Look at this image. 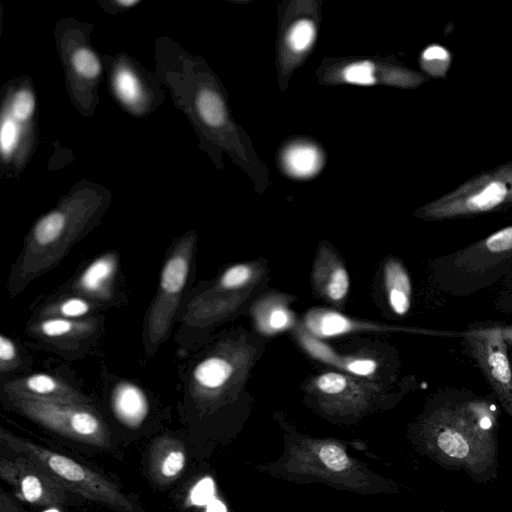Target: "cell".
I'll use <instances>...</instances> for the list:
<instances>
[{
	"instance_id": "obj_1",
	"label": "cell",
	"mask_w": 512,
	"mask_h": 512,
	"mask_svg": "<svg viewBox=\"0 0 512 512\" xmlns=\"http://www.w3.org/2000/svg\"><path fill=\"white\" fill-rule=\"evenodd\" d=\"M500 405L493 395L447 388L434 396L420 423L423 451L446 470L479 484L498 474Z\"/></svg>"
},
{
	"instance_id": "obj_2",
	"label": "cell",
	"mask_w": 512,
	"mask_h": 512,
	"mask_svg": "<svg viewBox=\"0 0 512 512\" xmlns=\"http://www.w3.org/2000/svg\"><path fill=\"white\" fill-rule=\"evenodd\" d=\"M432 271L437 287L455 297L503 283L512 274V224L437 258Z\"/></svg>"
},
{
	"instance_id": "obj_3",
	"label": "cell",
	"mask_w": 512,
	"mask_h": 512,
	"mask_svg": "<svg viewBox=\"0 0 512 512\" xmlns=\"http://www.w3.org/2000/svg\"><path fill=\"white\" fill-rule=\"evenodd\" d=\"M0 439L9 450L30 459L70 493L116 512H144L114 482L82 463L4 429Z\"/></svg>"
},
{
	"instance_id": "obj_4",
	"label": "cell",
	"mask_w": 512,
	"mask_h": 512,
	"mask_svg": "<svg viewBox=\"0 0 512 512\" xmlns=\"http://www.w3.org/2000/svg\"><path fill=\"white\" fill-rule=\"evenodd\" d=\"M508 209L512 210V160L471 177L416 214L425 220L443 221Z\"/></svg>"
},
{
	"instance_id": "obj_5",
	"label": "cell",
	"mask_w": 512,
	"mask_h": 512,
	"mask_svg": "<svg viewBox=\"0 0 512 512\" xmlns=\"http://www.w3.org/2000/svg\"><path fill=\"white\" fill-rule=\"evenodd\" d=\"M14 406L30 419L67 438L99 448L111 445L107 426L87 405L14 397Z\"/></svg>"
},
{
	"instance_id": "obj_6",
	"label": "cell",
	"mask_w": 512,
	"mask_h": 512,
	"mask_svg": "<svg viewBox=\"0 0 512 512\" xmlns=\"http://www.w3.org/2000/svg\"><path fill=\"white\" fill-rule=\"evenodd\" d=\"M463 351L475 362L501 408L512 419V365L509 348L496 322L471 324L463 334Z\"/></svg>"
},
{
	"instance_id": "obj_7",
	"label": "cell",
	"mask_w": 512,
	"mask_h": 512,
	"mask_svg": "<svg viewBox=\"0 0 512 512\" xmlns=\"http://www.w3.org/2000/svg\"><path fill=\"white\" fill-rule=\"evenodd\" d=\"M0 477L16 491V495L31 504L56 508L69 502L66 489L25 456L0 459Z\"/></svg>"
},
{
	"instance_id": "obj_8",
	"label": "cell",
	"mask_w": 512,
	"mask_h": 512,
	"mask_svg": "<svg viewBox=\"0 0 512 512\" xmlns=\"http://www.w3.org/2000/svg\"><path fill=\"white\" fill-rule=\"evenodd\" d=\"M190 266V244L175 250L167 259L161 272L159 297L151 313L150 333L156 341L161 338L170 323L178 297L183 290Z\"/></svg>"
},
{
	"instance_id": "obj_9",
	"label": "cell",
	"mask_w": 512,
	"mask_h": 512,
	"mask_svg": "<svg viewBox=\"0 0 512 512\" xmlns=\"http://www.w3.org/2000/svg\"><path fill=\"white\" fill-rule=\"evenodd\" d=\"M14 397L87 405L88 400L54 377L37 373L6 386Z\"/></svg>"
},
{
	"instance_id": "obj_10",
	"label": "cell",
	"mask_w": 512,
	"mask_h": 512,
	"mask_svg": "<svg viewBox=\"0 0 512 512\" xmlns=\"http://www.w3.org/2000/svg\"><path fill=\"white\" fill-rule=\"evenodd\" d=\"M186 456L184 445L177 439H157L149 452L148 467L152 479L161 485L177 479L186 465Z\"/></svg>"
},
{
	"instance_id": "obj_11",
	"label": "cell",
	"mask_w": 512,
	"mask_h": 512,
	"mask_svg": "<svg viewBox=\"0 0 512 512\" xmlns=\"http://www.w3.org/2000/svg\"><path fill=\"white\" fill-rule=\"evenodd\" d=\"M305 326L309 333L316 338H328L353 331L363 330H390L393 327L377 326L375 324L360 323L350 318L326 309H313L305 318Z\"/></svg>"
},
{
	"instance_id": "obj_12",
	"label": "cell",
	"mask_w": 512,
	"mask_h": 512,
	"mask_svg": "<svg viewBox=\"0 0 512 512\" xmlns=\"http://www.w3.org/2000/svg\"><path fill=\"white\" fill-rule=\"evenodd\" d=\"M111 401L116 417L131 428L140 426L149 411L145 393L130 382L119 383L112 392Z\"/></svg>"
},
{
	"instance_id": "obj_13",
	"label": "cell",
	"mask_w": 512,
	"mask_h": 512,
	"mask_svg": "<svg viewBox=\"0 0 512 512\" xmlns=\"http://www.w3.org/2000/svg\"><path fill=\"white\" fill-rule=\"evenodd\" d=\"M299 339L303 347L313 357L349 373L359 376H369L377 369V363L372 359L339 357L329 346L303 329L299 331Z\"/></svg>"
},
{
	"instance_id": "obj_14",
	"label": "cell",
	"mask_w": 512,
	"mask_h": 512,
	"mask_svg": "<svg viewBox=\"0 0 512 512\" xmlns=\"http://www.w3.org/2000/svg\"><path fill=\"white\" fill-rule=\"evenodd\" d=\"M389 304L395 314L405 315L411 305V281L406 269L397 260H388L384 268Z\"/></svg>"
},
{
	"instance_id": "obj_15",
	"label": "cell",
	"mask_w": 512,
	"mask_h": 512,
	"mask_svg": "<svg viewBox=\"0 0 512 512\" xmlns=\"http://www.w3.org/2000/svg\"><path fill=\"white\" fill-rule=\"evenodd\" d=\"M116 266L117 260L114 254L97 258L80 275L78 287L87 294L103 296L114 276Z\"/></svg>"
},
{
	"instance_id": "obj_16",
	"label": "cell",
	"mask_w": 512,
	"mask_h": 512,
	"mask_svg": "<svg viewBox=\"0 0 512 512\" xmlns=\"http://www.w3.org/2000/svg\"><path fill=\"white\" fill-rule=\"evenodd\" d=\"M285 169L294 177H310L322 165L320 151L311 144L298 143L289 146L283 155Z\"/></svg>"
},
{
	"instance_id": "obj_17",
	"label": "cell",
	"mask_w": 512,
	"mask_h": 512,
	"mask_svg": "<svg viewBox=\"0 0 512 512\" xmlns=\"http://www.w3.org/2000/svg\"><path fill=\"white\" fill-rule=\"evenodd\" d=\"M232 366L220 357H209L201 361L193 371V377L198 385L205 388L222 386L232 374Z\"/></svg>"
},
{
	"instance_id": "obj_18",
	"label": "cell",
	"mask_w": 512,
	"mask_h": 512,
	"mask_svg": "<svg viewBox=\"0 0 512 512\" xmlns=\"http://www.w3.org/2000/svg\"><path fill=\"white\" fill-rule=\"evenodd\" d=\"M255 319L259 329L269 334L281 332L293 323L292 313L284 305L271 301L259 304Z\"/></svg>"
},
{
	"instance_id": "obj_19",
	"label": "cell",
	"mask_w": 512,
	"mask_h": 512,
	"mask_svg": "<svg viewBox=\"0 0 512 512\" xmlns=\"http://www.w3.org/2000/svg\"><path fill=\"white\" fill-rule=\"evenodd\" d=\"M317 284L323 294L332 301L343 300L349 289V277L346 269L339 263H332L328 271H320Z\"/></svg>"
},
{
	"instance_id": "obj_20",
	"label": "cell",
	"mask_w": 512,
	"mask_h": 512,
	"mask_svg": "<svg viewBox=\"0 0 512 512\" xmlns=\"http://www.w3.org/2000/svg\"><path fill=\"white\" fill-rule=\"evenodd\" d=\"M197 109L202 119L210 126H221L226 117L224 103L213 90L203 89L196 100Z\"/></svg>"
},
{
	"instance_id": "obj_21",
	"label": "cell",
	"mask_w": 512,
	"mask_h": 512,
	"mask_svg": "<svg viewBox=\"0 0 512 512\" xmlns=\"http://www.w3.org/2000/svg\"><path fill=\"white\" fill-rule=\"evenodd\" d=\"M66 219L62 212L53 211L41 218L34 227L33 238L40 246H48L61 236Z\"/></svg>"
},
{
	"instance_id": "obj_22",
	"label": "cell",
	"mask_w": 512,
	"mask_h": 512,
	"mask_svg": "<svg viewBox=\"0 0 512 512\" xmlns=\"http://www.w3.org/2000/svg\"><path fill=\"white\" fill-rule=\"evenodd\" d=\"M422 67L435 76L445 75L450 65V53L439 45H431L422 52Z\"/></svg>"
},
{
	"instance_id": "obj_23",
	"label": "cell",
	"mask_w": 512,
	"mask_h": 512,
	"mask_svg": "<svg viewBox=\"0 0 512 512\" xmlns=\"http://www.w3.org/2000/svg\"><path fill=\"white\" fill-rule=\"evenodd\" d=\"M115 89L121 100L127 104L135 103L140 96V87L133 73L121 68L115 74Z\"/></svg>"
},
{
	"instance_id": "obj_24",
	"label": "cell",
	"mask_w": 512,
	"mask_h": 512,
	"mask_svg": "<svg viewBox=\"0 0 512 512\" xmlns=\"http://www.w3.org/2000/svg\"><path fill=\"white\" fill-rule=\"evenodd\" d=\"M315 37V27L312 21L302 19L297 21L290 29L288 42L297 52L307 50Z\"/></svg>"
},
{
	"instance_id": "obj_25",
	"label": "cell",
	"mask_w": 512,
	"mask_h": 512,
	"mask_svg": "<svg viewBox=\"0 0 512 512\" xmlns=\"http://www.w3.org/2000/svg\"><path fill=\"white\" fill-rule=\"evenodd\" d=\"M72 61L76 71L84 77L94 78L100 73L101 65L98 58L87 48L78 49Z\"/></svg>"
},
{
	"instance_id": "obj_26",
	"label": "cell",
	"mask_w": 512,
	"mask_h": 512,
	"mask_svg": "<svg viewBox=\"0 0 512 512\" xmlns=\"http://www.w3.org/2000/svg\"><path fill=\"white\" fill-rule=\"evenodd\" d=\"M343 78L349 83L371 85L375 83L374 65L368 61L350 64L343 70Z\"/></svg>"
},
{
	"instance_id": "obj_27",
	"label": "cell",
	"mask_w": 512,
	"mask_h": 512,
	"mask_svg": "<svg viewBox=\"0 0 512 512\" xmlns=\"http://www.w3.org/2000/svg\"><path fill=\"white\" fill-rule=\"evenodd\" d=\"M319 458L327 468L336 472L345 470L350 464L345 450L333 444L322 446L319 450Z\"/></svg>"
},
{
	"instance_id": "obj_28",
	"label": "cell",
	"mask_w": 512,
	"mask_h": 512,
	"mask_svg": "<svg viewBox=\"0 0 512 512\" xmlns=\"http://www.w3.org/2000/svg\"><path fill=\"white\" fill-rule=\"evenodd\" d=\"M252 277V270L244 264L228 268L220 278V285L224 289H238L243 287Z\"/></svg>"
},
{
	"instance_id": "obj_29",
	"label": "cell",
	"mask_w": 512,
	"mask_h": 512,
	"mask_svg": "<svg viewBox=\"0 0 512 512\" xmlns=\"http://www.w3.org/2000/svg\"><path fill=\"white\" fill-rule=\"evenodd\" d=\"M19 138V127L16 121L10 117L5 116L1 122L0 129V144L1 150L4 155H9L15 148Z\"/></svg>"
},
{
	"instance_id": "obj_30",
	"label": "cell",
	"mask_w": 512,
	"mask_h": 512,
	"mask_svg": "<svg viewBox=\"0 0 512 512\" xmlns=\"http://www.w3.org/2000/svg\"><path fill=\"white\" fill-rule=\"evenodd\" d=\"M35 100L33 94L27 90H19L12 101V113L19 121L27 120L34 111Z\"/></svg>"
},
{
	"instance_id": "obj_31",
	"label": "cell",
	"mask_w": 512,
	"mask_h": 512,
	"mask_svg": "<svg viewBox=\"0 0 512 512\" xmlns=\"http://www.w3.org/2000/svg\"><path fill=\"white\" fill-rule=\"evenodd\" d=\"M384 79L390 84L402 87H417L425 81L424 77L415 71L402 68L387 71Z\"/></svg>"
},
{
	"instance_id": "obj_32",
	"label": "cell",
	"mask_w": 512,
	"mask_h": 512,
	"mask_svg": "<svg viewBox=\"0 0 512 512\" xmlns=\"http://www.w3.org/2000/svg\"><path fill=\"white\" fill-rule=\"evenodd\" d=\"M347 378L340 373L328 372L316 379L317 388L325 394H338L345 390Z\"/></svg>"
},
{
	"instance_id": "obj_33",
	"label": "cell",
	"mask_w": 512,
	"mask_h": 512,
	"mask_svg": "<svg viewBox=\"0 0 512 512\" xmlns=\"http://www.w3.org/2000/svg\"><path fill=\"white\" fill-rule=\"evenodd\" d=\"M75 329V323L63 318H47L40 323V331L48 337L64 336Z\"/></svg>"
},
{
	"instance_id": "obj_34",
	"label": "cell",
	"mask_w": 512,
	"mask_h": 512,
	"mask_svg": "<svg viewBox=\"0 0 512 512\" xmlns=\"http://www.w3.org/2000/svg\"><path fill=\"white\" fill-rule=\"evenodd\" d=\"M89 309V304L81 298L66 299L58 307L62 316L70 318L83 316L89 312Z\"/></svg>"
},
{
	"instance_id": "obj_35",
	"label": "cell",
	"mask_w": 512,
	"mask_h": 512,
	"mask_svg": "<svg viewBox=\"0 0 512 512\" xmlns=\"http://www.w3.org/2000/svg\"><path fill=\"white\" fill-rule=\"evenodd\" d=\"M214 492V485L211 479L205 478L197 483L191 492V500L195 505L206 504L211 500Z\"/></svg>"
},
{
	"instance_id": "obj_36",
	"label": "cell",
	"mask_w": 512,
	"mask_h": 512,
	"mask_svg": "<svg viewBox=\"0 0 512 512\" xmlns=\"http://www.w3.org/2000/svg\"><path fill=\"white\" fill-rule=\"evenodd\" d=\"M503 285L495 298V308L501 312L512 313V282Z\"/></svg>"
},
{
	"instance_id": "obj_37",
	"label": "cell",
	"mask_w": 512,
	"mask_h": 512,
	"mask_svg": "<svg viewBox=\"0 0 512 512\" xmlns=\"http://www.w3.org/2000/svg\"><path fill=\"white\" fill-rule=\"evenodd\" d=\"M16 347L14 343L4 335L0 336V364L4 370L8 363H11L16 357Z\"/></svg>"
},
{
	"instance_id": "obj_38",
	"label": "cell",
	"mask_w": 512,
	"mask_h": 512,
	"mask_svg": "<svg viewBox=\"0 0 512 512\" xmlns=\"http://www.w3.org/2000/svg\"><path fill=\"white\" fill-rule=\"evenodd\" d=\"M0 512H27L17 505L4 491L0 495Z\"/></svg>"
},
{
	"instance_id": "obj_39",
	"label": "cell",
	"mask_w": 512,
	"mask_h": 512,
	"mask_svg": "<svg viewBox=\"0 0 512 512\" xmlns=\"http://www.w3.org/2000/svg\"><path fill=\"white\" fill-rule=\"evenodd\" d=\"M497 323L498 330L502 337L504 338L508 348L512 347V323L510 324H501Z\"/></svg>"
},
{
	"instance_id": "obj_40",
	"label": "cell",
	"mask_w": 512,
	"mask_h": 512,
	"mask_svg": "<svg viewBox=\"0 0 512 512\" xmlns=\"http://www.w3.org/2000/svg\"><path fill=\"white\" fill-rule=\"evenodd\" d=\"M206 512H227V510L222 502L219 500H212L209 503Z\"/></svg>"
},
{
	"instance_id": "obj_41",
	"label": "cell",
	"mask_w": 512,
	"mask_h": 512,
	"mask_svg": "<svg viewBox=\"0 0 512 512\" xmlns=\"http://www.w3.org/2000/svg\"><path fill=\"white\" fill-rule=\"evenodd\" d=\"M116 2L122 6H132L139 3V0H118Z\"/></svg>"
},
{
	"instance_id": "obj_42",
	"label": "cell",
	"mask_w": 512,
	"mask_h": 512,
	"mask_svg": "<svg viewBox=\"0 0 512 512\" xmlns=\"http://www.w3.org/2000/svg\"><path fill=\"white\" fill-rule=\"evenodd\" d=\"M44 512H60V511L58 509H56V508H50V509H48V510H46Z\"/></svg>"
},
{
	"instance_id": "obj_43",
	"label": "cell",
	"mask_w": 512,
	"mask_h": 512,
	"mask_svg": "<svg viewBox=\"0 0 512 512\" xmlns=\"http://www.w3.org/2000/svg\"><path fill=\"white\" fill-rule=\"evenodd\" d=\"M509 282H512V274L510 275V277L504 281L502 284H506V283H509Z\"/></svg>"
},
{
	"instance_id": "obj_44",
	"label": "cell",
	"mask_w": 512,
	"mask_h": 512,
	"mask_svg": "<svg viewBox=\"0 0 512 512\" xmlns=\"http://www.w3.org/2000/svg\"><path fill=\"white\" fill-rule=\"evenodd\" d=\"M509 349H510V350H511V352H512V347H510ZM511 359H512V356H511Z\"/></svg>"
}]
</instances>
